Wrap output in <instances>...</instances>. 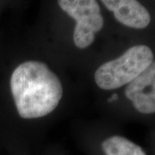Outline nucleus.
Segmentation results:
<instances>
[{
    "mask_svg": "<svg viewBox=\"0 0 155 155\" xmlns=\"http://www.w3.org/2000/svg\"><path fill=\"white\" fill-rule=\"evenodd\" d=\"M11 90L17 112L24 119L49 115L63 96L59 77L45 63L37 61L22 62L13 71Z\"/></svg>",
    "mask_w": 155,
    "mask_h": 155,
    "instance_id": "1",
    "label": "nucleus"
},
{
    "mask_svg": "<svg viewBox=\"0 0 155 155\" xmlns=\"http://www.w3.org/2000/svg\"><path fill=\"white\" fill-rule=\"evenodd\" d=\"M153 61L147 46H134L120 57L101 65L95 72L97 85L103 90H115L132 82Z\"/></svg>",
    "mask_w": 155,
    "mask_h": 155,
    "instance_id": "2",
    "label": "nucleus"
},
{
    "mask_svg": "<svg viewBox=\"0 0 155 155\" xmlns=\"http://www.w3.org/2000/svg\"><path fill=\"white\" fill-rule=\"evenodd\" d=\"M58 4L67 15L75 20L73 42L84 49L92 44L95 34L104 26V18L97 0H58Z\"/></svg>",
    "mask_w": 155,
    "mask_h": 155,
    "instance_id": "3",
    "label": "nucleus"
},
{
    "mask_svg": "<svg viewBox=\"0 0 155 155\" xmlns=\"http://www.w3.org/2000/svg\"><path fill=\"white\" fill-rule=\"evenodd\" d=\"M125 95L140 113H155V61L127 84Z\"/></svg>",
    "mask_w": 155,
    "mask_h": 155,
    "instance_id": "4",
    "label": "nucleus"
},
{
    "mask_svg": "<svg viewBox=\"0 0 155 155\" xmlns=\"http://www.w3.org/2000/svg\"><path fill=\"white\" fill-rule=\"evenodd\" d=\"M116 20L133 28H144L149 25L148 11L137 0H101Z\"/></svg>",
    "mask_w": 155,
    "mask_h": 155,
    "instance_id": "5",
    "label": "nucleus"
},
{
    "mask_svg": "<svg viewBox=\"0 0 155 155\" xmlns=\"http://www.w3.org/2000/svg\"><path fill=\"white\" fill-rule=\"evenodd\" d=\"M104 155H147L143 148L121 135L106 138L101 143Z\"/></svg>",
    "mask_w": 155,
    "mask_h": 155,
    "instance_id": "6",
    "label": "nucleus"
}]
</instances>
